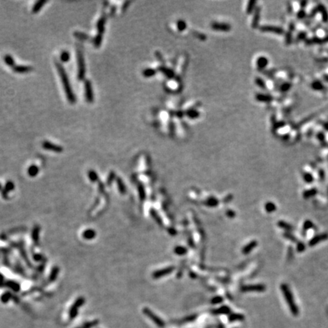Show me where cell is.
Masks as SVG:
<instances>
[{
	"label": "cell",
	"instance_id": "cell-31",
	"mask_svg": "<svg viewBox=\"0 0 328 328\" xmlns=\"http://www.w3.org/2000/svg\"><path fill=\"white\" fill-rule=\"evenodd\" d=\"M116 6H113V7H112L111 9H110V12H111L112 15H113V14H114V13H115V12H116Z\"/></svg>",
	"mask_w": 328,
	"mask_h": 328
},
{
	"label": "cell",
	"instance_id": "cell-29",
	"mask_svg": "<svg viewBox=\"0 0 328 328\" xmlns=\"http://www.w3.org/2000/svg\"><path fill=\"white\" fill-rule=\"evenodd\" d=\"M97 324H98V321H93L91 323H88V324H85V325L81 328H91L92 327H94V326H95Z\"/></svg>",
	"mask_w": 328,
	"mask_h": 328
},
{
	"label": "cell",
	"instance_id": "cell-21",
	"mask_svg": "<svg viewBox=\"0 0 328 328\" xmlns=\"http://www.w3.org/2000/svg\"><path fill=\"white\" fill-rule=\"evenodd\" d=\"M267 64H268V60H267L266 59L264 58V57H261V58H260L259 59H258V68H260V69H261V68H264Z\"/></svg>",
	"mask_w": 328,
	"mask_h": 328
},
{
	"label": "cell",
	"instance_id": "cell-10",
	"mask_svg": "<svg viewBox=\"0 0 328 328\" xmlns=\"http://www.w3.org/2000/svg\"><path fill=\"white\" fill-rule=\"evenodd\" d=\"M106 22V17L105 15L103 14L102 16L100 17V19L97 21V29L98 31V34H103L105 31V24Z\"/></svg>",
	"mask_w": 328,
	"mask_h": 328
},
{
	"label": "cell",
	"instance_id": "cell-23",
	"mask_svg": "<svg viewBox=\"0 0 328 328\" xmlns=\"http://www.w3.org/2000/svg\"><path fill=\"white\" fill-rule=\"evenodd\" d=\"M38 172V167L36 166H31L28 169V173L31 176H35Z\"/></svg>",
	"mask_w": 328,
	"mask_h": 328
},
{
	"label": "cell",
	"instance_id": "cell-25",
	"mask_svg": "<svg viewBox=\"0 0 328 328\" xmlns=\"http://www.w3.org/2000/svg\"><path fill=\"white\" fill-rule=\"evenodd\" d=\"M154 71L152 70V69H146V70L144 71V73H143V75H144V76L146 77H150L151 75H153V74H154Z\"/></svg>",
	"mask_w": 328,
	"mask_h": 328
},
{
	"label": "cell",
	"instance_id": "cell-1",
	"mask_svg": "<svg viewBox=\"0 0 328 328\" xmlns=\"http://www.w3.org/2000/svg\"><path fill=\"white\" fill-rule=\"evenodd\" d=\"M55 66H56V69L57 71H58L59 76H60L62 85H63V88L65 90V93L66 97H67V100H69V102L71 104H75L76 97L74 92H73L72 88H71V84L70 81H69V76H68L67 73H66L64 67L62 66V65L61 64L60 62L55 60Z\"/></svg>",
	"mask_w": 328,
	"mask_h": 328
},
{
	"label": "cell",
	"instance_id": "cell-13",
	"mask_svg": "<svg viewBox=\"0 0 328 328\" xmlns=\"http://www.w3.org/2000/svg\"><path fill=\"white\" fill-rule=\"evenodd\" d=\"M4 62H6V65H8V66H10V67L12 68H13L14 66L15 65V59H14L13 57H12L10 54H6V55H5Z\"/></svg>",
	"mask_w": 328,
	"mask_h": 328
},
{
	"label": "cell",
	"instance_id": "cell-6",
	"mask_svg": "<svg viewBox=\"0 0 328 328\" xmlns=\"http://www.w3.org/2000/svg\"><path fill=\"white\" fill-rule=\"evenodd\" d=\"M42 147H43L44 149L49 150V151H53L55 152L60 153L63 151V148L62 146H59L58 144H53V143L50 142V141H45L42 143Z\"/></svg>",
	"mask_w": 328,
	"mask_h": 328
},
{
	"label": "cell",
	"instance_id": "cell-18",
	"mask_svg": "<svg viewBox=\"0 0 328 328\" xmlns=\"http://www.w3.org/2000/svg\"><path fill=\"white\" fill-rule=\"evenodd\" d=\"M244 319V316L242 315H239V314H233L231 315L229 317V321L230 322L236 321H242Z\"/></svg>",
	"mask_w": 328,
	"mask_h": 328
},
{
	"label": "cell",
	"instance_id": "cell-15",
	"mask_svg": "<svg viewBox=\"0 0 328 328\" xmlns=\"http://www.w3.org/2000/svg\"><path fill=\"white\" fill-rule=\"evenodd\" d=\"M59 59H60L62 62H68L69 61V59H70V53H69V51H67V50H64V51H62V53H60V57H59Z\"/></svg>",
	"mask_w": 328,
	"mask_h": 328
},
{
	"label": "cell",
	"instance_id": "cell-4",
	"mask_svg": "<svg viewBox=\"0 0 328 328\" xmlns=\"http://www.w3.org/2000/svg\"><path fill=\"white\" fill-rule=\"evenodd\" d=\"M84 90L85 98H86L87 102L89 103V104H92L94 102V96L92 83L90 80H85L84 81Z\"/></svg>",
	"mask_w": 328,
	"mask_h": 328
},
{
	"label": "cell",
	"instance_id": "cell-24",
	"mask_svg": "<svg viewBox=\"0 0 328 328\" xmlns=\"http://www.w3.org/2000/svg\"><path fill=\"white\" fill-rule=\"evenodd\" d=\"M213 27L215 29H221V30H229V26L226 25V24H214L213 25Z\"/></svg>",
	"mask_w": 328,
	"mask_h": 328
},
{
	"label": "cell",
	"instance_id": "cell-3",
	"mask_svg": "<svg viewBox=\"0 0 328 328\" xmlns=\"http://www.w3.org/2000/svg\"><path fill=\"white\" fill-rule=\"evenodd\" d=\"M143 313H144L148 318L151 319V320L157 326H158L159 327L163 328L165 327V323H164L163 321L162 320L160 317H159L157 315H155L153 311H151L149 308H144V309H143Z\"/></svg>",
	"mask_w": 328,
	"mask_h": 328
},
{
	"label": "cell",
	"instance_id": "cell-7",
	"mask_svg": "<svg viewBox=\"0 0 328 328\" xmlns=\"http://www.w3.org/2000/svg\"><path fill=\"white\" fill-rule=\"evenodd\" d=\"M12 69H13L15 72L19 73V74H23V73H27L32 71L33 67L29 65H15L12 68Z\"/></svg>",
	"mask_w": 328,
	"mask_h": 328
},
{
	"label": "cell",
	"instance_id": "cell-30",
	"mask_svg": "<svg viewBox=\"0 0 328 328\" xmlns=\"http://www.w3.org/2000/svg\"><path fill=\"white\" fill-rule=\"evenodd\" d=\"M130 3H131V2H125L123 4V6H122V9H123V11H125V10L128 8V5L130 4Z\"/></svg>",
	"mask_w": 328,
	"mask_h": 328
},
{
	"label": "cell",
	"instance_id": "cell-28",
	"mask_svg": "<svg viewBox=\"0 0 328 328\" xmlns=\"http://www.w3.org/2000/svg\"><path fill=\"white\" fill-rule=\"evenodd\" d=\"M275 206L274 205H273V204L271 203H268L266 205V210L268 211V212H270V211H273V210L275 209Z\"/></svg>",
	"mask_w": 328,
	"mask_h": 328
},
{
	"label": "cell",
	"instance_id": "cell-16",
	"mask_svg": "<svg viewBox=\"0 0 328 328\" xmlns=\"http://www.w3.org/2000/svg\"><path fill=\"white\" fill-rule=\"evenodd\" d=\"M102 41H103L102 34H97V35L94 36V40H93V43H94V46H95L96 48H98V47H100V45H101V43H102Z\"/></svg>",
	"mask_w": 328,
	"mask_h": 328
},
{
	"label": "cell",
	"instance_id": "cell-27",
	"mask_svg": "<svg viewBox=\"0 0 328 328\" xmlns=\"http://www.w3.org/2000/svg\"><path fill=\"white\" fill-rule=\"evenodd\" d=\"M151 215H152L153 217L155 218V219H156L157 222L159 223V224H161V223H162V222H161V219H160V217H159V216L157 215L156 212H155L154 210H152V211H151Z\"/></svg>",
	"mask_w": 328,
	"mask_h": 328
},
{
	"label": "cell",
	"instance_id": "cell-8",
	"mask_svg": "<svg viewBox=\"0 0 328 328\" xmlns=\"http://www.w3.org/2000/svg\"><path fill=\"white\" fill-rule=\"evenodd\" d=\"M264 289L265 287L263 285L245 286L242 288L243 292H263Z\"/></svg>",
	"mask_w": 328,
	"mask_h": 328
},
{
	"label": "cell",
	"instance_id": "cell-22",
	"mask_svg": "<svg viewBox=\"0 0 328 328\" xmlns=\"http://www.w3.org/2000/svg\"><path fill=\"white\" fill-rule=\"evenodd\" d=\"M186 252H187V250H186L185 248L181 247V246H179V247L175 248V253L179 254V255H183V254H186Z\"/></svg>",
	"mask_w": 328,
	"mask_h": 328
},
{
	"label": "cell",
	"instance_id": "cell-2",
	"mask_svg": "<svg viewBox=\"0 0 328 328\" xmlns=\"http://www.w3.org/2000/svg\"><path fill=\"white\" fill-rule=\"evenodd\" d=\"M76 57L77 65H78V79L79 81H84L86 75V67H85L83 51L81 50V47L78 45L76 49Z\"/></svg>",
	"mask_w": 328,
	"mask_h": 328
},
{
	"label": "cell",
	"instance_id": "cell-5",
	"mask_svg": "<svg viewBox=\"0 0 328 328\" xmlns=\"http://www.w3.org/2000/svg\"><path fill=\"white\" fill-rule=\"evenodd\" d=\"M282 292H283L284 296H285V297H286V299H287L288 304H289V307H290L291 311H292L293 313L296 314V312H297V310H296V306H295V305H294V301H293V300H292V297H291V293L289 292V290L287 289V287H286V286H284V285L282 286Z\"/></svg>",
	"mask_w": 328,
	"mask_h": 328
},
{
	"label": "cell",
	"instance_id": "cell-9",
	"mask_svg": "<svg viewBox=\"0 0 328 328\" xmlns=\"http://www.w3.org/2000/svg\"><path fill=\"white\" fill-rule=\"evenodd\" d=\"M173 270L174 267H168V268H165V269H162L154 272V273L153 274V278H160V277H163V276L170 274Z\"/></svg>",
	"mask_w": 328,
	"mask_h": 328
},
{
	"label": "cell",
	"instance_id": "cell-14",
	"mask_svg": "<svg viewBox=\"0 0 328 328\" xmlns=\"http://www.w3.org/2000/svg\"><path fill=\"white\" fill-rule=\"evenodd\" d=\"M74 36H75L77 39L81 40V41H87V40L90 39L89 35L85 34V33L81 32V31H75L74 33Z\"/></svg>",
	"mask_w": 328,
	"mask_h": 328
},
{
	"label": "cell",
	"instance_id": "cell-19",
	"mask_svg": "<svg viewBox=\"0 0 328 328\" xmlns=\"http://www.w3.org/2000/svg\"><path fill=\"white\" fill-rule=\"evenodd\" d=\"M206 205L209 207H215L218 205V200L215 198H210L206 201Z\"/></svg>",
	"mask_w": 328,
	"mask_h": 328
},
{
	"label": "cell",
	"instance_id": "cell-17",
	"mask_svg": "<svg viewBox=\"0 0 328 328\" xmlns=\"http://www.w3.org/2000/svg\"><path fill=\"white\" fill-rule=\"evenodd\" d=\"M230 312V309L227 306H222L220 307L219 308H218V309L214 311V314H217V315H226V314H229Z\"/></svg>",
	"mask_w": 328,
	"mask_h": 328
},
{
	"label": "cell",
	"instance_id": "cell-11",
	"mask_svg": "<svg viewBox=\"0 0 328 328\" xmlns=\"http://www.w3.org/2000/svg\"><path fill=\"white\" fill-rule=\"evenodd\" d=\"M46 2H47L46 0H39V1L36 2L32 8L33 13H34V14L37 13V12H39L42 8H43V6H44Z\"/></svg>",
	"mask_w": 328,
	"mask_h": 328
},
{
	"label": "cell",
	"instance_id": "cell-12",
	"mask_svg": "<svg viewBox=\"0 0 328 328\" xmlns=\"http://www.w3.org/2000/svg\"><path fill=\"white\" fill-rule=\"evenodd\" d=\"M256 246H257V242H256V241H253V242H250V243H248L247 245H245V247H244L243 250H242V253H243L244 254H248V253L252 252Z\"/></svg>",
	"mask_w": 328,
	"mask_h": 328
},
{
	"label": "cell",
	"instance_id": "cell-26",
	"mask_svg": "<svg viewBox=\"0 0 328 328\" xmlns=\"http://www.w3.org/2000/svg\"><path fill=\"white\" fill-rule=\"evenodd\" d=\"M222 301H223L222 297H220V296H217V297H215L214 299H213L212 301H211V302H212L213 304H219V303L222 302Z\"/></svg>",
	"mask_w": 328,
	"mask_h": 328
},
{
	"label": "cell",
	"instance_id": "cell-20",
	"mask_svg": "<svg viewBox=\"0 0 328 328\" xmlns=\"http://www.w3.org/2000/svg\"><path fill=\"white\" fill-rule=\"evenodd\" d=\"M265 31H271V32H275L277 34H281L282 30L278 28V27H264L262 28Z\"/></svg>",
	"mask_w": 328,
	"mask_h": 328
}]
</instances>
